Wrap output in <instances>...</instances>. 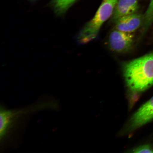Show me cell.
I'll return each mask as SVG.
<instances>
[{"label": "cell", "mask_w": 153, "mask_h": 153, "mask_svg": "<svg viewBox=\"0 0 153 153\" xmlns=\"http://www.w3.org/2000/svg\"><path fill=\"white\" fill-rule=\"evenodd\" d=\"M123 72L126 84L131 91L146 90L153 85V52L126 63Z\"/></svg>", "instance_id": "cell-1"}, {"label": "cell", "mask_w": 153, "mask_h": 153, "mask_svg": "<svg viewBox=\"0 0 153 153\" xmlns=\"http://www.w3.org/2000/svg\"><path fill=\"white\" fill-rule=\"evenodd\" d=\"M118 0H103L93 18L85 25L78 34L79 43L86 44L96 38L101 26L111 17Z\"/></svg>", "instance_id": "cell-2"}, {"label": "cell", "mask_w": 153, "mask_h": 153, "mask_svg": "<svg viewBox=\"0 0 153 153\" xmlns=\"http://www.w3.org/2000/svg\"><path fill=\"white\" fill-rule=\"evenodd\" d=\"M134 41L133 33H127L115 29L109 36L108 43L111 50L116 53H123L131 50Z\"/></svg>", "instance_id": "cell-3"}, {"label": "cell", "mask_w": 153, "mask_h": 153, "mask_svg": "<svg viewBox=\"0 0 153 153\" xmlns=\"http://www.w3.org/2000/svg\"><path fill=\"white\" fill-rule=\"evenodd\" d=\"M153 120V97L141 106L132 117L128 131L138 128Z\"/></svg>", "instance_id": "cell-4"}, {"label": "cell", "mask_w": 153, "mask_h": 153, "mask_svg": "<svg viewBox=\"0 0 153 153\" xmlns=\"http://www.w3.org/2000/svg\"><path fill=\"white\" fill-rule=\"evenodd\" d=\"M143 22V17L137 13L121 17L117 20L115 29L127 33H133Z\"/></svg>", "instance_id": "cell-5"}, {"label": "cell", "mask_w": 153, "mask_h": 153, "mask_svg": "<svg viewBox=\"0 0 153 153\" xmlns=\"http://www.w3.org/2000/svg\"><path fill=\"white\" fill-rule=\"evenodd\" d=\"M138 9L137 0H118L111 20L115 22L122 17L137 13Z\"/></svg>", "instance_id": "cell-6"}, {"label": "cell", "mask_w": 153, "mask_h": 153, "mask_svg": "<svg viewBox=\"0 0 153 153\" xmlns=\"http://www.w3.org/2000/svg\"><path fill=\"white\" fill-rule=\"evenodd\" d=\"M78 1V0H51L49 5L57 16H62Z\"/></svg>", "instance_id": "cell-7"}, {"label": "cell", "mask_w": 153, "mask_h": 153, "mask_svg": "<svg viewBox=\"0 0 153 153\" xmlns=\"http://www.w3.org/2000/svg\"><path fill=\"white\" fill-rule=\"evenodd\" d=\"M153 22V0H150L144 16L143 17V30L145 31Z\"/></svg>", "instance_id": "cell-8"}, {"label": "cell", "mask_w": 153, "mask_h": 153, "mask_svg": "<svg viewBox=\"0 0 153 153\" xmlns=\"http://www.w3.org/2000/svg\"><path fill=\"white\" fill-rule=\"evenodd\" d=\"M132 151L134 153H153V146L149 144L141 145Z\"/></svg>", "instance_id": "cell-9"}, {"label": "cell", "mask_w": 153, "mask_h": 153, "mask_svg": "<svg viewBox=\"0 0 153 153\" xmlns=\"http://www.w3.org/2000/svg\"><path fill=\"white\" fill-rule=\"evenodd\" d=\"M28 1L32 2H34L35 1H37V0H28Z\"/></svg>", "instance_id": "cell-10"}]
</instances>
